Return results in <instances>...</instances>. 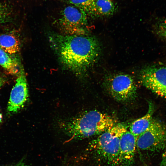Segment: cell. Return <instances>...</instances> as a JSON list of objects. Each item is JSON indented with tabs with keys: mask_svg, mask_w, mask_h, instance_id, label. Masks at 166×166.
I'll list each match as a JSON object with an SVG mask.
<instances>
[{
	"mask_svg": "<svg viewBox=\"0 0 166 166\" xmlns=\"http://www.w3.org/2000/svg\"><path fill=\"white\" fill-rule=\"evenodd\" d=\"M10 11L7 5L0 2V26L7 20L10 16Z\"/></svg>",
	"mask_w": 166,
	"mask_h": 166,
	"instance_id": "cell-15",
	"label": "cell"
},
{
	"mask_svg": "<svg viewBox=\"0 0 166 166\" xmlns=\"http://www.w3.org/2000/svg\"><path fill=\"white\" fill-rule=\"evenodd\" d=\"M11 166H29L23 161H21L17 164Z\"/></svg>",
	"mask_w": 166,
	"mask_h": 166,
	"instance_id": "cell-18",
	"label": "cell"
},
{
	"mask_svg": "<svg viewBox=\"0 0 166 166\" xmlns=\"http://www.w3.org/2000/svg\"><path fill=\"white\" fill-rule=\"evenodd\" d=\"M49 40L60 62L79 78H83L100 56V44L93 36L53 33Z\"/></svg>",
	"mask_w": 166,
	"mask_h": 166,
	"instance_id": "cell-1",
	"label": "cell"
},
{
	"mask_svg": "<svg viewBox=\"0 0 166 166\" xmlns=\"http://www.w3.org/2000/svg\"><path fill=\"white\" fill-rule=\"evenodd\" d=\"M142 85L158 96L166 99V65L156 64L146 66L139 74Z\"/></svg>",
	"mask_w": 166,
	"mask_h": 166,
	"instance_id": "cell-7",
	"label": "cell"
},
{
	"mask_svg": "<svg viewBox=\"0 0 166 166\" xmlns=\"http://www.w3.org/2000/svg\"><path fill=\"white\" fill-rule=\"evenodd\" d=\"M148 108L146 113L134 121L129 127V131L136 138L148 128L153 121L154 106L151 102H148Z\"/></svg>",
	"mask_w": 166,
	"mask_h": 166,
	"instance_id": "cell-10",
	"label": "cell"
},
{
	"mask_svg": "<svg viewBox=\"0 0 166 166\" xmlns=\"http://www.w3.org/2000/svg\"><path fill=\"white\" fill-rule=\"evenodd\" d=\"M116 6L110 0H95L87 14L92 17L109 16L116 11Z\"/></svg>",
	"mask_w": 166,
	"mask_h": 166,
	"instance_id": "cell-11",
	"label": "cell"
},
{
	"mask_svg": "<svg viewBox=\"0 0 166 166\" xmlns=\"http://www.w3.org/2000/svg\"><path fill=\"white\" fill-rule=\"evenodd\" d=\"M84 10L87 14L95 0H61Z\"/></svg>",
	"mask_w": 166,
	"mask_h": 166,
	"instance_id": "cell-14",
	"label": "cell"
},
{
	"mask_svg": "<svg viewBox=\"0 0 166 166\" xmlns=\"http://www.w3.org/2000/svg\"><path fill=\"white\" fill-rule=\"evenodd\" d=\"M9 54L0 49V65L10 74H18L20 72L18 62Z\"/></svg>",
	"mask_w": 166,
	"mask_h": 166,
	"instance_id": "cell-13",
	"label": "cell"
},
{
	"mask_svg": "<svg viewBox=\"0 0 166 166\" xmlns=\"http://www.w3.org/2000/svg\"><path fill=\"white\" fill-rule=\"evenodd\" d=\"M87 16L83 9L72 5L68 6L61 12L59 26L65 34L86 35Z\"/></svg>",
	"mask_w": 166,
	"mask_h": 166,
	"instance_id": "cell-6",
	"label": "cell"
},
{
	"mask_svg": "<svg viewBox=\"0 0 166 166\" xmlns=\"http://www.w3.org/2000/svg\"><path fill=\"white\" fill-rule=\"evenodd\" d=\"M20 49V41L16 36L10 33L0 35V49L12 54L18 52Z\"/></svg>",
	"mask_w": 166,
	"mask_h": 166,
	"instance_id": "cell-12",
	"label": "cell"
},
{
	"mask_svg": "<svg viewBox=\"0 0 166 166\" xmlns=\"http://www.w3.org/2000/svg\"><path fill=\"white\" fill-rule=\"evenodd\" d=\"M105 83L110 94L118 101H130L136 96L135 82L128 74L121 73L111 75L106 78Z\"/></svg>",
	"mask_w": 166,
	"mask_h": 166,
	"instance_id": "cell-5",
	"label": "cell"
},
{
	"mask_svg": "<svg viewBox=\"0 0 166 166\" xmlns=\"http://www.w3.org/2000/svg\"><path fill=\"white\" fill-rule=\"evenodd\" d=\"M166 142V126L153 119L148 128L137 137L136 147L143 152H157L164 149Z\"/></svg>",
	"mask_w": 166,
	"mask_h": 166,
	"instance_id": "cell-4",
	"label": "cell"
},
{
	"mask_svg": "<svg viewBox=\"0 0 166 166\" xmlns=\"http://www.w3.org/2000/svg\"><path fill=\"white\" fill-rule=\"evenodd\" d=\"M5 82L4 80L2 78L0 77V89L4 85Z\"/></svg>",
	"mask_w": 166,
	"mask_h": 166,
	"instance_id": "cell-19",
	"label": "cell"
},
{
	"mask_svg": "<svg viewBox=\"0 0 166 166\" xmlns=\"http://www.w3.org/2000/svg\"><path fill=\"white\" fill-rule=\"evenodd\" d=\"M136 138L129 130L124 132L120 142V166H132L134 162Z\"/></svg>",
	"mask_w": 166,
	"mask_h": 166,
	"instance_id": "cell-9",
	"label": "cell"
},
{
	"mask_svg": "<svg viewBox=\"0 0 166 166\" xmlns=\"http://www.w3.org/2000/svg\"><path fill=\"white\" fill-rule=\"evenodd\" d=\"M158 31L160 35L166 38V19L159 23L158 27Z\"/></svg>",
	"mask_w": 166,
	"mask_h": 166,
	"instance_id": "cell-16",
	"label": "cell"
},
{
	"mask_svg": "<svg viewBox=\"0 0 166 166\" xmlns=\"http://www.w3.org/2000/svg\"><path fill=\"white\" fill-rule=\"evenodd\" d=\"M128 130L123 123H117L92 141L88 149L98 164L106 166H120V139Z\"/></svg>",
	"mask_w": 166,
	"mask_h": 166,
	"instance_id": "cell-3",
	"label": "cell"
},
{
	"mask_svg": "<svg viewBox=\"0 0 166 166\" xmlns=\"http://www.w3.org/2000/svg\"><path fill=\"white\" fill-rule=\"evenodd\" d=\"M2 115L0 110V124H1V123L2 122Z\"/></svg>",
	"mask_w": 166,
	"mask_h": 166,
	"instance_id": "cell-20",
	"label": "cell"
},
{
	"mask_svg": "<svg viewBox=\"0 0 166 166\" xmlns=\"http://www.w3.org/2000/svg\"><path fill=\"white\" fill-rule=\"evenodd\" d=\"M117 123L111 116L95 110L62 121L59 127L71 140H80L99 135Z\"/></svg>",
	"mask_w": 166,
	"mask_h": 166,
	"instance_id": "cell-2",
	"label": "cell"
},
{
	"mask_svg": "<svg viewBox=\"0 0 166 166\" xmlns=\"http://www.w3.org/2000/svg\"><path fill=\"white\" fill-rule=\"evenodd\" d=\"M164 151L162 156L160 166H166V142Z\"/></svg>",
	"mask_w": 166,
	"mask_h": 166,
	"instance_id": "cell-17",
	"label": "cell"
},
{
	"mask_svg": "<svg viewBox=\"0 0 166 166\" xmlns=\"http://www.w3.org/2000/svg\"><path fill=\"white\" fill-rule=\"evenodd\" d=\"M28 97V89L26 77L21 69L14 86L11 92L7 110L11 113L18 111L24 106Z\"/></svg>",
	"mask_w": 166,
	"mask_h": 166,
	"instance_id": "cell-8",
	"label": "cell"
}]
</instances>
